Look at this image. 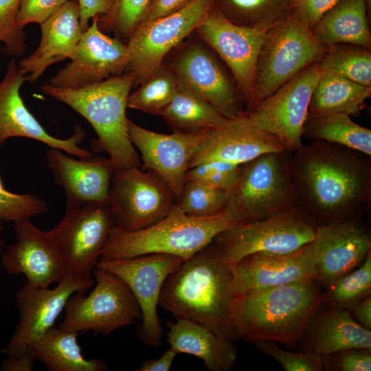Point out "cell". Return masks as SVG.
<instances>
[{
    "label": "cell",
    "mask_w": 371,
    "mask_h": 371,
    "mask_svg": "<svg viewBox=\"0 0 371 371\" xmlns=\"http://www.w3.org/2000/svg\"><path fill=\"white\" fill-rule=\"evenodd\" d=\"M370 157L319 139L292 153L298 206L317 226L363 216L371 200Z\"/></svg>",
    "instance_id": "obj_1"
},
{
    "label": "cell",
    "mask_w": 371,
    "mask_h": 371,
    "mask_svg": "<svg viewBox=\"0 0 371 371\" xmlns=\"http://www.w3.org/2000/svg\"><path fill=\"white\" fill-rule=\"evenodd\" d=\"M236 297L229 263L211 243L168 276L159 306L177 319L196 322L235 342L232 309Z\"/></svg>",
    "instance_id": "obj_2"
},
{
    "label": "cell",
    "mask_w": 371,
    "mask_h": 371,
    "mask_svg": "<svg viewBox=\"0 0 371 371\" xmlns=\"http://www.w3.org/2000/svg\"><path fill=\"white\" fill-rule=\"evenodd\" d=\"M326 300L325 289L316 279L238 295L232 309L236 338L250 343L269 340L293 348Z\"/></svg>",
    "instance_id": "obj_3"
},
{
    "label": "cell",
    "mask_w": 371,
    "mask_h": 371,
    "mask_svg": "<svg viewBox=\"0 0 371 371\" xmlns=\"http://www.w3.org/2000/svg\"><path fill=\"white\" fill-rule=\"evenodd\" d=\"M134 75L124 72L100 82L70 89L43 83L41 91L81 115L92 126L98 139L93 148L106 151L115 170L141 167L131 142L126 110Z\"/></svg>",
    "instance_id": "obj_4"
},
{
    "label": "cell",
    "mask_w": 371,
    "mask_h": 371,
    "mask_svg": "<svg viewBox=\"0 0 371 371\" xmlns=\"http://www.w3.org/2000/svg\"><path fill=\"white\" fill-rule=\"evenodd\" d=\"M236 225L225 212L195 218L176 203L163 219L146 228L130 232L113 227L100 260L150 254H171L186 260L211 243L217 234Z\"/></svg>",
    "instance_id": "obj_5"
},
{
    "label": "cell",
    "mask_w": 371,
    "mask_h": 371,
    "mask_svg": "<svg viewBox=\"0 0 371 371\" xmlns=\"http://www.w3.org/2000/svg\"><path fill=\"white\" fill-rule=\"evenodd\" d=\"M291 154L267 153L240 164L224 210L236 225L298 206L291 175Z\"/></svg>",
    "instance_id": "obj_6"
},
{
    "label": "cell",
    "mask_w": 371,
    "mask_h": 371,
    "mask_svg": "<svg viewBox=\"0 0 371 371\" xmlns=\"http://www.w3.org/2000/svg\"><path fill=\"white\" fill-rule=\"evenodd\" d=\"M326 48L293 13L267 30L257 60L251 108L319 62Z\"/></svg>",
    "instance_id": "obj_7"
},
{
    "label": "cell",
    "mask_w": 371,
    "mask_h": 371,
    "mask_svg": "<svg viewBox=\"0 0 371 371\" xmlns=\"http://www.w3.org/2000/svg\"><path fill=\"white\" fill-rule=\"evenodd\" d=\"M315 223L299 207L229 227L212 243L229 263L255 253L285 254L312 242Z\"/></svg>",
    "instance_id": "obj_8"
},
{
    "label": "cell",
    "mask_w": 371,
    "mask_h": 371,
    "mask_svg": "<svg viewBox=\"0 0 371 371\" xmlns=\"http://www.w3.org/2000/svg\"><path fill=\"white\" fill-rule=\"evenodd\" d=\"M93 276L95 285L89 295L76 292L69 297L58 327L78 334L93 331L108 335L142 319L137 300L120 277L98 267Z\"/></svg>",
    "instance_id": "obj_9"
},
{
    "label": "cell",
    "mask_w": 371,
    "mask_h": 371,
    "mask_svg": "<svg viewBox=\"0 0 371 371\" xmlns=\"http://www.w3.org/2000/svg\"><path fill=\"white\" fill-rule=\"evenodd\" d=\"M211 5L212 0H192L172 14L137 25L126 43L129 61L125 72L134 75V85L143 83L195 31Z\"/></svg>",
    "instance_id": "obj_10"
},
{
    "label": "cell",
    "mask_w": 371,
    "mask_h": 371,
    "mask_svg": "<svg viewBox=\"0 0 371 371\" xmlns=\"http://www.w3.org/2000/svg\"><path fill=\"white\" fill-rule=\"evenodd\" d=\"M114 226L109 204L67 207L60 222L49 230L63 260L66 275L93 279V271Z\"/></svg>",
    "instance_id": "obj_11"
},
{
    "label": "cell",
    "mask_w": 371,
    "mask_h": 371,
    "mask_svg": "<svg viewBox=\"0 0 371 371\" xmlns=\"http://www.w3.org/2000/svg\"><path fill=\"white\" fill-rule=\"evenodd\" d=\"M177 200L155 173L141 167L115 170L111 181L109 207L114 227L137 231L163 219Z\"/></svg>",
    "instance_id": "obj_12"
},
{
    "label": "cell",
    "mask_w": 371,
    "mask_h": 371,
    "mask_svg": "<svg viewBox=\"0 0 371 371\" xmlns=\"http://www.w3.org/2000/svg\"><path fill=\"white\" fill-rule=\"evenodd\" d=\"M313 63L258 104L245 111L257 126L277 138L285 150L293 153L303 144L302 127L312 93L322 74Z\"/></svg>",
    "instance_id": "obj_13"
},
{
    "label": "cell",
    "mask_w": 371,
    "mask_h": 371,
    "mask_svg": "<svg viewBox=\"0 0 371 371\" xmlns=\"http://www.w3.org/2000/svg\"><path fill=\"white\" fill-rule=\"evenodd\" d=\"M183 261L171 254H150L98 262L96 267L120 277L134 295L142 311L137 335L148 346H160L163 328L157 313L159 295L166 278Z\"/></svg>",
    "instance_id": "obj_14"
},
{
    "label": "cell",
    "mask_w": 371,
    "mask_h": 371,
    "mask_svg": "<svg viewBox=\"0 0 371 371\" xmlns=\"http://www.w3.org/2000/svg\"><path fill=\"white\" fill-rule=\"evenodd\" d=\"M198 38L183 43L166 65L179 82L207 100L225 118L243 116L246 109L234 80L218 62L213 50Z\"/></svg>",
    "instance_id": "obj_15"
},
{
    "label": "cell",
    "mask_w": 371,
    "mask_h": 371,
    "mask_svg": "<svg viewBox=\"0 0 371 371\" xmlns=\"http://www.w3.org/2000/svg\"><path fill=\"white\" fill-rule=\"evenodd\" d=\"M194 32L226 64L246 111L249 109L257 60L267 31L236 25L210 9Z\"/></svg>",
    "instance_id": "obj_16"
},
{
    "label": "cell",
    "mask_w": 371,
    "mask_h": 371,
    "mask_svg": "<svg viewBox=\"0 0 371 371\" xmlns=\"http://www.w3.org/2000/svg\"><path fill=\"white\" fill-rule=\"evenodd\" d=\"M128 131L131 142L141 153L144 167L167 185L177 202L186 183L190 163L205 146L211 128L162 134L146 129L128 120Z\"/></svg>",
    "instance_id": "obj_17"
},
{
    "label": "cell",
    "mask_w": 371,
    "mask_h": 371,
    "mask_svg": "<svg viewBox=\"0 0 371 371\" xmlns=\"http://www.w3.org/2000/svg\"><path fill=\"white\" fill-rule=\"evenodd\" d=\"M93 284V279L81 280L69 275L53 289L25 283L15 295L19 321L1 352L14 356L27 352L30 344L53 327L69 297L76 292L87 291Z\"/></svg>",
    "instance_id": "obj_18"
},
{
    "label": "cell",
    "mask_w": 371,
    "mask_h": 371,
    "mask_svg": "<svg viewBox=\"0 0 371 371\" xmlns=\"http://www.w3.org/2000/svg\"><path fill=\"white\" fill-rule=\"evenodd\" d=\"M313 251L317 279L326 289L371 251L370 227L363 216L317 225Z\"/></svg>",
    "instance_id": "obj_19"
},
{
    "label": "cell",
    "mask_w": 371,
    "mask_h": 371,
    "mask_svg": "<svg viewBox=\"0 0 371 371\" xmlns=\"http://www.w3.org/2000/svg\"><path fill=\"white\" fill-rule=\"evenodd\" d=\"M97 17L92 19L91 25L82 33L69 58L70 63L50 79L49 84L76 89L125 72L129 61L126 43L101 31Z\"/></svg>",
    "instance_id": "obj_20"
},
{
    "label": "cell",
    "mask_w": 371,
    "mask_h": 371,
    "mask_svg": "<svg viewBox=\"0 0 371 371\" xmlns=\"http://www.w3.org/2000/svg\"><path fill=\"white\" fill-rule=\"evenodd\" d=\"M16 241L3 249L0 264L10 275L25 276L32 286L47 288L66 276L60 251L49 231L36 227L30 219L14 222Z\"/></svg>",
    "instance_id": "obj_21"
},
{
    "label": "cell",
    "mask_w": 371,
    "mask_h": 371,
    "mask_svg": "<svg viewBox=\"0 0 371 371\" xmlns=\"http://www.w3.org/2000/svg\"><path fill=\"white\" fill-rule=\"evenodd\" d=\"M27 80L19 71L16 60L9 62L4 78L0 82V148L11 137H27L43 142L49 148H58L78 158L93 155L79 146L85 133L78 125L73 135L60 139L49 134L25 105L20 89Z\"/></svg>",
    "instance_id": "obj_22"
},
{
    "label": "cell",
    "mask_w": 371,
    "mask_h": 371,
    "mask_svg": "<svg viewBox=\"0 0 371 371\" xmlns=\"http://www.w3.org/2000/svg\"><path fill=\"white\" fill-rule=\"evenodd\" d=\"M237 296L317 279L313 241L289 254L255 253L229 263Z\"/></svg>",
    "instance_id": "obj_23"
},
{
    "label": "cell",
    "mask_w": 371,
    "mask_h": 371,
    "mask_svg": "<svg viewBox=\"0 0 371 371\" xmlns=\"http://www.w3.org/2000/svg\"><path fill=\"white\" fill-rule=\"evenodd\" d=\"M63 152L49 148L46 158L54 181L65 191L67 207L87 203L109 204L115 171L111 159L92 155L76 159Z\"/></svg>",
    "instance_id": "obj_24"
},
{
    "label": "cell",
    "mask_w": 371,
    "mask_h": 371,
    "mask_svg": "<svg viewBox=\"0 0 371 371\" xmlns=\"http://www.w3.org/2000/svg\"><path fill=\"white\" fill-rule=\"evenodd\" d=\"M285 150L277 138L260 128L244 114L211 128L207 143L192 159L189 168L216 161L240 165L267 153Z\"/></svg>",
    "instance_id": "obj_25"
},
{
    "label": "cell",
    "mask_w": 371,
    "mask_h": 371,
    "mask_svg": "<svg viewBox=\"0 0 371 371\" xmlns=\"http://www.w3.org/2000/svg\"><path fill=\"white\" fill-rule=\"evenodd\" d=\"M41 38L37 49L21 60L18 68L27 80L34 82L46 69L69 58L83 33L79 21L78 0H67L40 24Z\"/></svg>",
    "instance_id": "obj_26"
},
{
    "label": "cell",
    "mask_w": 371,
    "mask_h": 371,
    "mask_svg": "<svg viewBox=\"0 0 371 371\" xmlns=\"http://www.w3.org/2000/svg\"><path fill=\"white\" fill-rule=\"evenodd\" d=\"M328 306L325 311L321 307L308 325L302 351L323 355L348 348L371 349V330L360 325L349 310Z\"/></svg>",
    "instance_id": "obj_27"
},
{
    "label": "cell",
    "mask_w": 371,
    "mask_h": 371,
    "mask_svg": "<svg viewBox=\"0 0 371 371\" xmlns=\"http://www.w3.org/2000/svg\"><path fill=\"white\" fill-rule=\"evenodd\" d=\"M167 341L170 349L201 359L210 371H228L235 365L238 349L234 342L208 327L188 319L167 321Z\"/></svg>",
    "instance_id": "obj_28"
},
{
    "label": "cell",
    "mask_w": 371,
    "mask_h": 371,
    "mask_svg": "<svg viewBox=\"0 0 371 371\" xmlns=\"http://www.w3.org/2000/svg\"><path fill=\"white\" fill-rule=\"evenodd\" d=\"M365 0H339L311 30L328 46L350 43L371 49V33Z\"/></svg>",
    "instance_id": "obj_29"
},
{
    "label": "cell",
    "mask_w": 371,
    "mask_h": 371,
    "mask_svg": "<svg viewBox=\"0 0 371 371\" xmlns=\"http://www.w3.org/2000/svg\"><path fill=\"white\" fill-rule=\"evenodd\" d=\"M78 333L60 327H52L30 344L28 352L49 371H105L102 361L87 359L77 341Z\"/></svg>",
    "instance_id": "obj_30"
},
{
    "label": "cell",
    "mask_w": 371,
    "mask_h": 371,
    "mask_svg": "<svg viewBox=\"0 0 371 371\" xmlns=\"http://www.w3.org/2000/svg\"><path fill=\"white\" fill-rule=\"evenodd\" d=\"M371 95L365 86L328 71H324L312 93L308 111L341 113L357 116Z\"/></svg>",
    "instance_id": "obj_31"
},
{
    "label": "cell",
    "mask_w": 371,
    "mask_h": 371,
    "mask_svg": "<svg viewBox=\"0 0 371 371\" xmlns=\"http://www.w3.org/2000/svg\"><path fill=\"white\" fill-rule=\"evenodd\" d=\"M177 132L217 128L228 119L207 100L178 80L176 93L160 115Z\"/></svg>",
    "instance_id": "obj_32"
},
{
    "label": "cell",
    "mask_w": 371,
    "mask_h": 371,
    "mask_svg": "<svg viewBox=\"0 0 371 371\" xmlns=\"http://www.w3.org/2000/svg\"><path fill=\"white\" fill-rule=\"evenodd\" d=\"M302 137L340 144L371 156V130L341 113L308 111Z\"/></svg>",
    "instance_id": "obj_33"
},
{
    "label": "cell",
    "mask_w": 371,
    "mask_h": 371,
    "mask_svg": "<svg viewBox=\"0 0 371 371\" xmlns=\"http://www.w3.org/2000/svg\"><path fill=\"white\" fill-rule=\"evenodd\" d=\"M295 0H212L211 10L240 26L267 31L288 18Z\"/></svg>",
    "instance_id": "obj_34"
},
{
    "label": "cell",
    "mask_w": 371,
    "mask_h": 371,
    "mask_svg": "<svg viewBox=\"0 0 371 371\" xmlns=\"http://www.w3.org/2000/svg\"><path fill=\"white\" fill-rule=\"evenodd\" d=\"M318 63L324 71L371 87V49L350 43L330 45Z\"/></svg>",
    "instance_id": "obj_35"
},
{
    "label": "cell",
    "mask_w": 371,
    "mask_h": 371,
    "mask_svg": "<svg viewBox=\"0 0 371 371\" xmlns=\"http://www.w3.org/2000/svg\"><path fill=\"white\" fill-rule=\"evenodd\" d=\"M178 86L175 73L166 65L157 68L129 94L127 106L150 115H160L173 98Z\"/></svg>",
    "instance_id": "obj_36"
},
{
    "label": "cell",
    "mask_w": 371,
    "mask_h": 371,
    "mask_svg": "<svg viewBox=\"0 0 371 371\" xmlns=\"http://www.w3.org/2000/svg\"><path fill=\"white\" fill-rule=\"evenodd\" d=\"M326 303L350 310L371 293V251L355 269L342 276L325 289Z\"/></svg>",
    "instance_id": "obj_37"
},
{
    "label": "cell",
    "mask_w": 371,
    "mask_h": 371,
    "mask_svg": "<svg viewBox=\"0 0 371 371\" xmlns=\"http://www.w3.org/2000/svg\"><path fill=\"white\" fill-rule=\"evenodd\" d=\"M228 192L196 181H186L177 203L188 216L207 218L224 212Z\"/></svg>",
    "instance_id": "obj_38"
},
{
    "label": "cell",
    "mask_w": 371,
    "mask_h": 371,
    "mask_svg": "<svg viewBox=\"0 0 371 371\" xmlns=\"http://www.w3.org/2000/svg\"><path fill=\"white\" fill-rule=\"evenodd\" d=\"M151 0H115L111 10L97 17L101 31L113 32L122 38L128 39L144 19Z\"/></svg>",
    "instance_id": "obj_39"
},
{
    "label": "cell",
    "mask_w": 371,
    "mask_h": 371,
    "mask_svg": "<svg viewBox=\"0 0 371 371\" xmlns=\"http://www.w3.org/2000/svg\"><path fill=\"white\" fill-rule=\"evenodd\" d=\"M47 202L33 194H16L6 190L0 176V221L15 222L47 213Z\"/></svg>",
    "instance_id": "obj_40"
},
{
    "label": "cell",
    "mask_w": 371,
    "mask_h": 371,
    "mask_svg": "<svg viewBox=\"0 0 371 371\" xmlns=\"http://www.w3.org/2000/svg\"><path fill=\"white\" fill-rule=\"evenodd\" d=\"M240 164L207 161L189 168L186 181H196L229 192L236 184Z\"/></svg>",
    "instance_id": "obj_41"
},
{
    "label": "cell",
    "mask_w": 371,
    "mask_h": 371,
    "mask_svg": "<svg viewBox=\"0 0 371 371\" xmlns=\"http://www.w3.org/2000/svg\"><path fill=\"white\" fill-rule=\"evenodd\" d=\"M253 344L258 350L276 360L286 371H324L320 355L303 351L291 352L269 340Z\"/></svg>",
    "instance_id": "obj_42"
},
{
    "label": "cell",
    "mask_w": 371,
    "mask_h": 371,
    "mask_svg": "<svg viewBox=\"0 0 371 371\" xmlns=\"http://www.w3.org/2000/svg\"><path fill=\"white\" fill-rule=\"evenodd\" d=\"M21 0H0V42L4 53L10 56H21L26 48V34L16 24V15Z\"/></svg>",
    "instance_id": "obj_43"
},
{
    "label": "cell",
    "mask_w": 371,
    "mask_h": 371,
    "mask_svg": "<svg viewBox=\"0 0 371 371\" xmlns=\"http://www.w3.org/2000/svg\"><path fill=\"white\" fill-rule=\"evenodd\" d=\"M321 356L324 370H371V349L348 348Z\"/></svg>",
    "instance_id": "obj_44"
},
{
    "label": "cell",
    "mask_w": 371,
    "mask_h": 371,
    "mask_svg": "<svg viewBox=\"0 0 371 371\" xmlns=\"http://www.w3.org/2000/svg\"><path fill=\"white\" fill-rule=\"evenodd\" d=\"M67 1V0H21L16 15V24L22 29L31 23L40 25Z\"/></svg>",
    "instance_id": "obj_45"
},
{
    "label": "cell",
    "mask_w": 371,
    "mask_h": 371,
    "mask_svg": "<svg viewBox=\"0 0 371 371\" xmlns=\"http://www.w3.org/2000/svg\"><path fill=\"white\" fill-rule=\"evenodd\" d=\"M339 0H295L293 14L310 28Z\"/></svg>",
    "instance_id": "obj_46"
},
{
    "label": "cell",
    "mask_w": 371,
    "mask_h": 371,
    "mask_svg": "<svg viewBox=\"0 0 371 371\" xmlns=\"http://www.w3.org/2000/svg\"><path fill=\"white\" fill-rule=\"evenodd\" d=\"M115 0H78L79 4V21L84 32L89 27V19L108 14Z\"/></svg>",
    "instance_id": "obj_47"
},
{
    "label": "cell",
    "mask_w": 371,
    "mask_h": 371,
    "mask_svg": "<svg viewBox=\"0 0 371 371\" xmlns=\"http://www.w3.org/2000/svg\"><path fill=\"white\" fill-rule=\"evenodd\" d=\"M192 1V0H151L147 13L142 21H150L172 14L183 8Z\"/></svg>",
    "instance_id": "obj_48"
},
{
    "label": "cell",
    "mask_w": 371,
    "mask_h": 371,
    "mask_svg": "<svg viewBox=\"0 0 371 371\" xmlns=\"http://www.w3.org/2000/svg\"><path fill=\"white\" fill-rule=\"evenodd\" d=\"M34 357L28 350L22 354L7 356L0 367L1 371H32L34 368Z\"/></svg>",
    "instance_id": "obj_49"
},
{
    "label": "cell",
    "mask_w": 371,
    "mask_h": 371,
    "mask_svg": "<svg viewBox=\"0 0 371 371\" xmlns=\"http://www.w3.org/2000/svg\"><path fill=\"white\" fill-rule=\"evenodd\" d=\"M177 353L169 349L157 359H148L136 371H169Z\"/></svg>",
    "instance_id": "obj_50"
},
{
    "label": "cell",
    "mask_w": 371,
    "mask_h": 371,
    "mask_svg": "<svg viewBox=\"0 0 371 371\" xmlns=\"http://www.w3.org/2000/svg\"><path fill=\"white\" fill-rule=\"evenodd\" d=\"M352 317L363 327L371 330V296L359 301L350 310Z\"/></svg>",
    "instance_id": "obj_51"
},
{
    "label": "cell",
    "mask_w": 371,
    "mask_h": 371,
    "mask_svg": "<svg viewBox=\"0 0 371 371\" xmlns=\"http://www.w3.org/2000/svg\"><path fill=\"white\" fill-rule=\"evenodd\" d=\"M2 222L3 221H0V234L3 231ZM4 247H5L4 240L0 239V258H1V254H2V252H3V249H4Z\"/></svg>",
    "instance_id": "obj_52"
},
{
    "label": "cell",
    "mask_w": 371,
    "mask_h": 371,
    "mask_svg": "<svg viewBox=\"0 0 371 371\" xmlns=\"http://www.w3.org/2000/svg\"><path fill=\"white\" fill-rule=\"evenodd\" d=\"M365 1H366V6H367L368 14L369 15V16H370V13H371V0H365Z\"/></svg>",
    "instance_id": "obj_53"
}]
</instances>
